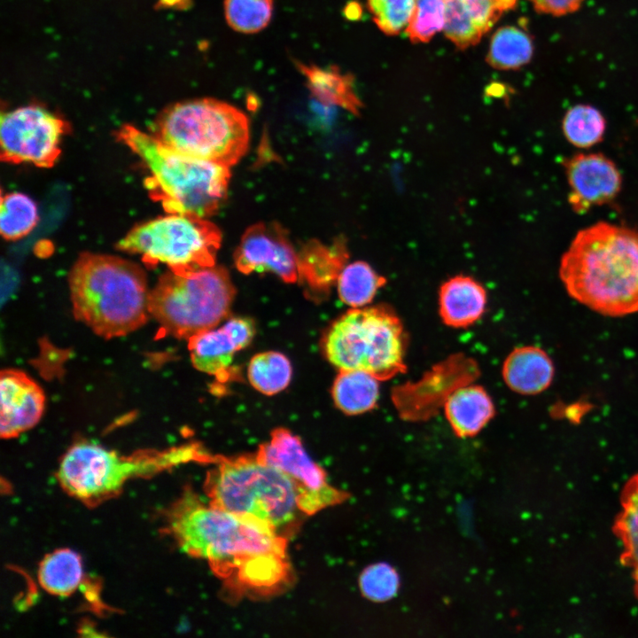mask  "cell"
<instances>
[{
  "mask_svg": "<svg viewBox=\"0 0 638 638\" xmlns=\"http://www.w3.org/2000/svg\"><path fill=\"white\" fill-rule=\"evenodd\" d=\"M234 261L244 274L269 271L286 283H295L299 277L298 254L286 230L277 222H259L247 228Z\"/></svg>",
  "mask_w": 638,
  "mask_h": 638,
  "instance_id": "4fadbf2b",
  "label": "cell"
},
{
  "mask_svg": "<svg viewBox=\"0 0 638 638\" xmlns=\"http://www.w3.org/2000/svg\"><path fill=\"white\" fill-rule=\"evenodd\" d=\"M327 359L339 370L366 371L379 381L406 370L407 336L389 307L352 308L336 320L324 340Z\"/></svg>",
  "mask_w": 638,
  "mask_h": 638,
  "instance_id": "ba28073f",
  "label": "cell"
},
{
  "mask_svg": "<svg viewBox=\"0 0 638 638\" xmlns=\"http://www.w3.org/2000/svg\"><path fill=\"white\" fill-rule=\"evenodd\" d=\"M273 0H224L223 11L228 25L242 34H255L270 22Z\"/></svg>",
  "mask_w": 638,
  "mask_h": 638,
  "instance_id": "4dcf8cb0",
  "label": "cell"
},
{
  "mask_svg": "<svg viewBox=\"0 0 638 638\" xmlns=\"http://www.w3.org/2000/svg\"><path fill=\"white\" fill-rule=\"evenodd\" d=\"M603 114L588 105H577L565 113L562 128L567 141L578 148H589L600 143L605 132Z\"/></svg>",
  "mask_w": 638,
  "mask_h": 638,
  "instance_id": "f1b7e54d",
  "label": "cell"
},
{
  "mask_svg": "<svg viewBox=\"0 0 638 638\" xmlns=\"http://www.w3.org/2000/svg\"><path fill=\"white\" fill-rule=\"evenodd\" d=\"M363 596L373 602H385L394 596L399 588V576L387 564L378 563L365 568L359 578Z\"/></svg>",
  "mask_w": 638,
  "mask_h": 638,
  "instance_id": "d6a6232c",
  "label": "cell"
},
{
  "mask_svg": "<svg viewBox=\"0 0 638 638\" xmlns=\"http://www.w3.org/2000/svg\"><path fill=\"white\" fill-rule=\"evenodd\" d=\"M117 136L149 169L145 186L166 212L203 218L217 212L227 195L229 167L182 154L128 124Z\"/></svg>",
  "mask_w": 638,
  "mask_h": 638,
  "instance_id": "277c9868",
  "label": "cell"
},
{
  "mask_svg": "<svg viewBox=\"0 0 638 638\" xmlns=\"http://www.w3.org/2000/svg\"><path fill=\"white\" fill-rule=\"evenodd\" d=\"M337 283L339 299L357 308L370 304L386 279L367 262L358 261L344 267Z\"/></svg>",
  "mask_w": 638,
  "mask_h": 638,
  "instance_id": "484cf974",
  "label": "cell"
},
{
  "mask_svg": "<svg viewBox=\"0 0 638 638\" xmlns=\"http://www.w3.org/2000/svg\"><path fill=\"white\" fill-rule=\"evenodd\" d=\"M486 292L469 276H455L444 282L439 292V312L442 322L453 328H466L483 315Z\"/></svg>",
  "mask_w": 638,
  "mask_h": 638,
  "instance_id": "2e32d148",
  "label": "cell"
},
{
  "mask_svg": "<svg viewBox=\"0 0 638 638\" xmlns=\"http://www.w3.org/2000/svg\"><path fill=\"white\" fill-rule=\"evenodd\" d=\"M0 434L13 439L38 424L44 411L45 395L24 371L3 370L0 374Z\"/></svg>",
  "mask_w": 638,
  "mask_h": 638,
  "instance_id": "9a60e30c",
  "label": "cell"
},
{
  "mask_svg": "<svg viewBox=\"0 0 638 638\" xmlns=\"http://www.w3.org/2000/svg\"><path fill=\"white\" fill-rule=\"evenodd\" d=\"M154 136L182 154L230 167L248 148L249 121L242 111L226 102L187 100L163 111Z\"/></svg>",
  "mask_w": 638,
  "mask_h": 638,
  "instance_id": "52a82bcc",
  "label": "cell"
},
{
  "mask_svg": "<svg viewBox=\"0 0 638 638\" xmlns=\"http://www.w3.org/2000/svg\"><path fill=\"white\" fill-rule=\"evenodd\" d=\"M221 241L220 230L205 218L170 214L136 226L117 247L139 254L147 266L162 263L183 273L214 266Z\"/></svg>",
  "mask_w": 638,
  "mask_h": 638,
  "instance_id": "30bf717a",
  "label": "cell"
},
{
  "mask_svg": "<svg viewBox=\"0 0 638 638\" xmlns=\"http://www.w3.org/2000/svg\"><path fill=\"white\" fill-rule=\"evenodd\" d=\"M446 10L445 34L457 47L478 43L501 12L493 0H443Z\"/></svg>",
  "mask_w": 638,
  "mask_h": 638,
  "instance_id": "e0dca14e",
  "label": "cell"
},
{
  "mask_svg": "<svg viewBox=\"0 0 638 638\" xmlns=\"http://www.w3.org/2000/svg\"><path fill=\"white\" fill-rule=\"evenodd\" d=\"M554 365L548 354L533 346L515 348L505 359L502 377L512 391L534 395L546 390L554 377Z\"/></svg>",
  "mask_w": 638,
  "mask_h": 638,
  "instance_id": "d6986e66",
  "label": "cell"
},
{
  "mask_svg": "<svg viewBox=\"0 0 638 638\" xmlns=\"http://www.w3.org/2000/svg\"><path fill=\"white\" fill-rule=\"evenodd\" d=\"M256 458L283 471L297 491L298 506L304 515H314L343 502L348 494L333 487L326 472L307 453L300 438L285 428H276L262 444Z\"/></svg>",
  "mask_w": 638,
  "mask_h": 638,
  "instance_id": "8fae6325",
  "label": "cell"
},
{
  "mask_svg": "<svg viewBox=\"0 0 638 638\" xmlns=\"http://www.w3.org/2000/svg\"><path fill=\"white\" fill-rule=\"evenodd\" d=\"M374 22L386 35L407 27L416 0H367Z\"/></svg>",
  "mask_w": 638,
  "mask_h": 638,
  "instance_id": "836d02e7",
  "label": "cell"
},
{
  "mask_svg": "<svg viewBox=\"0 0 638 638\" xmlns=\"http://www.w3.org/2000/svg\"><path fill=\"white\" fill-rule=\"evenodd\" d=\"M541 13L562 16L576 12L583 0H530Z\"/></svg>",
  "mask_w": 638,
  "mask_h": 638,
  "instance_id": "e575fe53",
  "label": "cell"
},
{
  "mask_svg": "<svg viewBox=\"0 0 638 638\" xmlns=\"http://www.w3.org/2000/svg\"><path fill=\"white\" fill-rule=\"evenodd\" d=\"M347 258L346 244L342 237L330 245L310 241L298 255L299 276L311 288L325 290L338 279Z\"/></svg>",
  "mask_w": 638,
  "mask_h": 638,
  "instance_id": "44dd1931",
  "label": "cell"
},
{
  "mask_svg": "<svg viewBox=\"0 0 638 638\" xmlns=\"http://www.w3.org/2000/svg\"><path fill=\"white\" fill-rule=\"evenodd\" d=\"M379 380L357 370H339L332 386L335 405L347 415H359L373 409L379 396Z\"/></svg>",
  "mask_w": 638,
  "mask_h": 638,
  "instance_id": "d4e9b609",
  "label": "cell"
},
{
  "mask_svg": "<svg viewBox=\"0 0 638 638\" xmlns=\"http://www.w3.org/2000/svg\"><path fill=\"white\" fill-rule=\"evenodd\" d=\"M66 123L39 105L3 113L0 120L1 160L51 167L60 155Z\"/></svg>",
  "mask_w": 638,
  "mask_h": 638,
  "instance_id": "7c38bea8",
  "label": "cell"
},
{
  "mask_svg": "<svg viewBox=\"0 0 638 638\" xmlns=\"http://www.w3.org/2000/svg\"><path fill=\"white\" fill-rule=\"evenodd\" d=\"M444 412L454 432L460 438L478 433L494 417V402L480 385H462L445 400Z\"/></svg>",
  "mask_w": 638,
  "mask_h": 638,
  "instance_id": "ac0fdd59",
  "label": "cell"
},
{
  "mask_svg": "<svg viewBox=\"0 0 638 638\" xmlns=\"http://www.w3.org/2000/svg\"><path fill=\"white\" fill-rule=\"evenodd\" d=\"M206 476L204 489L212 506L251 517L271 526L288 539L303 514L297 491L280 470L261 463L254 455H215Z\"/></svg>",
  "mask_w": 638,
  "mask_h": 638,
  "instance_id": "5b68a950",
  "label": "cell"
},
{
  "mask_svg": "<svg viewBox=\"0 0 638 638\" xmlns=\"http://www.w3.org/2000/svg\"><path fill=\"white\" fill-rule=\"evenodd\" d=\"M188 340L193 366L209 375L226 372L234 354L241 350L224 325L202 331Z\"/></svg>",
  "mask_w": 638,
  "mask_h": 638,
  "instance_id": "603a6c76",
  "label": "cell"
},
{
  "mask_svg": "<svg viewBox=\"0 0 638 638\" xmlns=\"http://www.w3.org/2000/svg\"><path fill=\"white\" fill-rule=\"evenodd\" d=\"M533 51L532 39L525 32L516 27H504L491 39L487 61L497 69H516L530 61Z\"/></svg>",
  "mask_w": 638,
  "mask_h": 638,
  "instance_id": "4316f807",
  "label": "cell"
},
{
  "mask_svg": "<svg viewBox=\"0 0 638 638\" xmlns=\"http://www.w3.org/2000/svg\"><path fill=\"white\" fill-rule=\"evenodd\" d=\"M234 295V285L222 267L169 270L150 290L148 310L165 333L189 339L224 319Z\"/></svg>",
  "mask_w": 638,
  "mask_h": 638,
  "instance_id": "9c48e42d",
  "label": "cell"
},
{
  "mask_svg": "<svg viewBox=\"0 0 638 638\" xmlns=\"http://www.w3.org/2000/svg\"><path fill=\"white\" fill-rule=\"evenodd\" d=\"M68 281L74 317L98 336L122 337L146 323L150 290L137 264L84 253L73 265Z\"/></svg>",
  "mask_w": 638,
  "mask_h": 638,
  "instance_id": "3957f363",
  "label": "cell"
},
{
  "mask_svg": "<svg viewBox=\"0 0 638 638\" xmlns=\"http://www.w3.org/2000/svg\"><path fill=\"white\" fill-rule=\"evenodd\" d=\"M208 454L197 445L164 450L143 449L120 455L89 442L73 445L63 455L56 473L61 488L89 508L118 496L125 484L148 478L191 461L206 463Z\"/></svg>",
  "mask_w": 638,
  "mask_h": 638,
  "instance_id": "8992f818",
  "label": "cell"
},
{
  "mask_svg": "<svg viewBox=\"0 0 638 638\" xmlns=\"http://www.w3.org/2000/svg\"><path fill=\"white\" fill-rule=\"evenodd\" d=\"M38 222L37 206L27 195L11 192L1 198L0 231L6 240L27 236Z\"/></svg>",
  "mask_w": 638,
  "mask_h": 638,
  "instance_id": "f546056e",
  "label": "cell"
},
{
  "mask_svg": "<svg viewBox=\"0 0 638 638\" xmlns=\"http://www.w3.org/2000/svg\"><path fill=\"white\" fill-rule=\"evenodd\" d=\"M517 0H493V3L501 13L515 7Z\"/></svg>",
  "mask_w": 638,
  "mask_h": 638,
  "instance_id": "d590c367",
  "label": "cell"
},
{
  "mask_svg": "<svg viewBox=\"0 0 638 638\" xmlns=\"http://www.w3.org/2000/svg\"><path fill=\"white\" fill-rule=\"evenodd\" d=\"M570 187L568 203L578 214L611 202L622 177L615 163L602 153H577L563 161Z\"/></svg>",
  "mask_w": 638,
  "mask_h": 638,
  "instance_id": "5bb4252c",
  "label": "cell"
},
{
  "mask_svg": "<svg viewBox=\"0 0 638 638\" xmlns=\"http://www.w3.org/2000/svg\"><path fill=\"white\" fill-rule=\"evenodd\" d=\"M164 531L237 595H272L291 581L286 538L261 521L204 503L190 487L167 510Z\"/></svg>",
  "mask_w": 638,
  "mask_h": 638,
  "instance_id": "6da1fadb",
  "label": "cell"
},
{
  "mask_svg": "<svg viewBox=\"0 0 638 638\" xmlns=\"http://www.w3.org/2000/svg\"><path fill=\"white\" fill-rule=\"evenodd\" d=\"M247 377L254 389L263 394L273 395L289 385L292 377L291 362L279 352H263L250 360Z\"/></svg>",
  "mask_w": 638,
  "mask_h": 638,
  "instance_id": "83f0119b",
  "label": "cell"
},
{
  "mask_svg": "<svg viewBox=\"0 0 638 638\" xmlns=\"http://www.w3.org/2000/svg\"><path fill=\"white\" fill-rule=\"evenodd\" d=\"M299 71L306 78L312 96L326 106H339L358 114L362 102L354 91V78L343 74L337 66L320 67L297 63Z\"/></svg>",
  "mask_w": 638,
  "mask_h": 638,
  "instance_id": "ffe728a7",
  "label": "cell"
},
{
  "mask_svg": "<svg viewBox=\"0 0 638 638\" xmlns=\"http://www.w3.org/2000/svg\"><path fill=\"white\" fill-rule=\"evenodd\" d=\"M445 21L443 0H416L406 33L413 43H426L444 29Z\"/></svg>",
  "mask_w": 638,
  "mask_h": 638,
  "instance_id": "1f68e13d",
  "label": "cell"
},
{
  "mask_svg": "<svg viewBox=\"0 0 638 638\" xmlns=\"http://www.w3.org/2000/svg\"><path fill=\"white\" fill-rule=\"evenodd\" d=\"M568 294L607 316L638 312V231L604 222L580 230L560 261Z\"/></svg>",
  "mask_w": 638,
  "mask_h": 638,
  "instance_id": "7a4b0ae2",
  "label": "cell"
},
{
  "mask_svg": "<svg viewBox=\"0 0 638 638\" xmlns=\"http://www.w3.org/2000/svg\"><path fill=\"white\" fill-rule=\"evenodd\" d=\"M613 533L622 545L619 561L630 571L638 598V473L621 490L620 510L613 524Z\"/></svg>",
  "mask_w": 638,
  "mask_h": 638,
  "instance_id": "7402d4cb",
  "label": "cell"
},
{
  "mask_svg": "<svg viewBox=\"0 0 638 638\" xmlns=\"http://www.w3.org/2000/svg\"><path fill=\"white\" fill-rule=\"evenodd\" d=\"M37 578L49 594L67 597L83 580L82 558L70 549H58L47 554L39 564Z\"/></svg>",
  "mask_w": 638,
  "mask_h": 638,
  "instance_id": "cb8c5ba5",
  "label": "cell"
}]
</instances>
